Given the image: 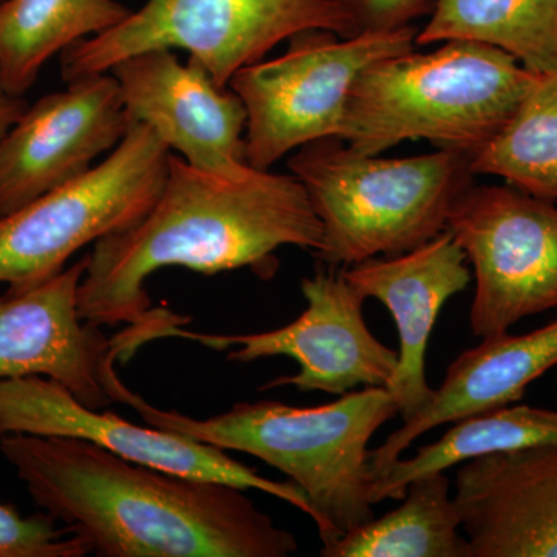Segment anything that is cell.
Listing matches in <instances>:
<instances>
[{
	"label": "cell",
	"mask_w": 557,
	"mask_h": 557,
	"mask_svg": "<svg viewBox=\"0 0 557 557\" xmlns=\"http://www.w3.org/2000/svg\"><path fill=\"white\" fill-rule=\"evenodd\" d=\"M0 454L36 507L100 557H287L299 549L237 486L58 435L5 434Z\"/></svg>",
	"instance_id": "6da1fadb"
},
{
	"label": "cell",
	"mask_w": 557,
	"mask_h": 557,
	"mask_svg": "<svg viewBox=\"0 0 557 557\" xmlns=\"http://www.w3.org/2000/svg\"><path fill=\"white\" fill-rule=\"evenodd\" d=\"M282 247L324 248V231L295 175L252 170L230 178L196 170L171 152L159 197L131 228L94 245L78 310L97 327L137 325L150 314L146 282L156 271L212 274L251 269L269 278Z\"/></svg>",
	"instance_id": "7a4b0ae2"
},
{
	"label": "cell",
	"mask_w": 557,
	"mask_h": 557,
	"mask_svg": "<svg viewBox=\"0 0 557 557\" xmlns=\"http://www.w3.org/2000/svg\"><path fill=\"white\" fill-rule=\"evenodd\" d=\"M109 388L113 401L137 410L150 426L226 453L248 454L292 479L314 509L321 548L375 518L368 445L384 423L399 416L387 387L347 392L318 408H293L273 399L239 403L201 420L149 405L119 373H113Z\"/></svg>",
	"instance_id": "3957f363"
},
{
	"label": "cell",
	"mask_w": 557,
	"mask_h": 557,
	"mask_svg": "<svg viewBox=\"0 0 557 557\" xmlns=\"http://www.w3.org/2000/svg\"><path fill=\"white\" fill-rule=\"evenodd\" d=\"M536 78L507 51L474 40L384 58L358 76L341 139L364 156L426 139L474 157L504 129Z\"/></svg>",
	"instance_id": "277c9868"
},
{
	"label": "cell",
	"mask_w": 557,
	"mask_h": 557,
	"mask_svg": "<svg viewBox=\"0 0 557 557\" xmlns=\"http://www.w3.org/2000/svg\"><path fill=\"white\" fill-rule=\"evenodd\" d=\"M472 157L440 149L409 159L355 152L339 138L309 143L288 160L324 231L314 258L347 269L405 255L448 230L450 212L474 185Z\"/></svg>",
	"instance_id": "5b68a950"
},
{
	"label": "cell",
	"mask_w": 557,
	"mask_h": 557,
	"mask_svg": "<svg viewBox=\"0 0 557 557\" xmlns=\"http://www.w3.org/2000/svg\"><path fill=\"white\" fill-rule=\"evenodd\" d=\"M307 30L355 36L338 0H146L115 27L62 51L61 75L69 83L141 51L185 50L228 87L240 69Z\"/></svg>",
	"instance_id": "8992f818"
},
{
	"label": "cell",
	"mask_w": 557,
	"mask_h": 557,
	"mask_svg": "<svg viewBox=\"0 0 557 557\" xmlns=\"http://www.w3.org/2000/svg\"><path fill=\"white\" fill-rule=\"evenodd\" d=\"M171 150L145 124L81 177L0 215V284L30 288L87 245L131 228L163 188Z\"/></svg>",
	"instance_id": "52a82bcc"
},
{
	"label": "cell",
	"mask_w": 557,
	"mask_h": 557,
	"mask_svg": "<svg viewBox=\"0 0 557 557\" xmlns=\"http://www.w3.org/2000/svg\"><path fill=\"white\" fill-rule=\"evenodd\" d=\"M416 25L343 38L307 30L288 39L281 57L240 69L230 87L247 112L245 156L249 166L270 171L292 150L339 138L350 91L362 70L416 47Z\"/></svg>",
	"instance_id": "ba28073f"
},
{
	"label": "cell",
	"mask_w": 557,
	"mask_h": 557,
	"mask_svg": "<svg viewBox=\"0 0 557 557\" xmlns=\"http://www.w3.org/2000/svg\"><path fill=\"white\" fill-rule=\"evenodd\" d=\"M307 309L284 327L248 335H214L182 329L188 319L166 311L150 322L146 339L194 341L226 351L231 362L288 357L299 364L295 375L277 376L260 391L293 386L299 392L344 395L357 387H386L398 364V351L370 332L362 314L366 298L351 287L343 270H318L300 282Z\"/></svg>",
	"instance_id": "9c48e42d"
},
{
	"label": "cell",
	"mask_w": 557,
	"mask_h": 557,
	"mask_svg": "<svg viewBox=\"0 0 557 557\" xmlns=\"http://www.w3.org/2000/svg\"><path fill=\"white\" fill-rule=\"evenodd\" d=\"M448 231L474 270L469 324L478 338L557 309V208L512 186H469Z\"/></svg>",
	"instance_id": "30bf717a"
},
{
	"label": "cell",
	"mask_w": 557,
	"mask_h": 557,
	"mask_svg": "<svg viewBox=\"0 0 557 557\" xmlns=\"http://www.w3.org/2000/svg\"><path fill=\"white\" fill-rule=\"evenodd\" d=\"M58 435L87 440L134 463L240 490H258L287 502L314 520L309 498L292 482L262 478L226 450L156 426H138L81 403L67 387L44 376L0 381V435Z\"/></svg>",
	"instance_id": "8fae6325"
},
{
	"label": "cell",
	"mask_w": 557,
	"mask_h": 557,
	"mask_svg": "<svg viewBox=\"0 0 557 557\" xmlns=\"http://www.w3.org/2000/svg\"><path fill=\"white\" fill-rule=\"evenodd\" d=\"M22 112L0 146V215L81 177L132 121L112 73L69 81Z\"/></svg>",
	"instance_id": "7c38bea8"
},
{
	"label": "cell",
	"mask_w": 557,
	"mask_h": 557,
	"mask_svg": "<svg viewBox=\"0 0 557 557\" xmlns=\"http://www.w3.org/2000/svg\"><path fill=\"white\" fill-rule=\"evenodd\" d=\"M132 123L145 124L196 170L247 177V112L239 95L220 86L199 62L175 50L141 51L109 70Z\"/></svg>",
	"instance_id": "4fadbf2b"
},
{
	"label": "cell",
	"mask_w": 557,
	"mask_h": 557,
	"mask_svg": "<svg viewBox=\"0 0 557 557\" xmlns=\"http://www.w3.org/2000/svg\"><path fill=\"white\" fill-rule=\"evenodd\" d=\"M87 263L89 255L35 287L0 293V381L44 376L102 409L113 403L109 375L126 351L116 335L108 338L79 317Z\"/></svg>",
	"instance_id": "5bb4252c"
},
{
	"label": "cell",
	"mask_w": 557,
	"mask_h": 557,
	"mask_svg": "<svg viewBox=\"0 0 557 557\" xmlns=\"http://www.w3.org/2000/svg\"><path fill=\"white\" fill-rule=\"evenodd\" d=\"M469 557H557V443L458 465Z\"/></svg>",
	"instance_id": "9a60e30c"
},
{
	"label": "cell",
	"mask_w": 557,
	"mask_h": 557,
	"mask_svg": "<svg viewBox=\"0 0 557 557\" xmlns=\"http://www.w3.org/2000/svg\"><path fill=\"white\" fill-rule=\"evenodd\" d=\"M467 262L463 249L446 230L405 255L343 269L348 284L366 299L380 300L397 324L398 364L386 387L403 421L416 416L434 394L426 380L428 343L440 310L471 282Z\"/></svg>",
	"instance_id": "2e32d148"
},
{
	"label": "cell",
	"mask_w": 557,
	"mask_h": 557,
	"mask_svg": "<svg viewBox=\"0 0 557 557\" xmlns=\"http://www.w3.org/2000/svg\"><path fill=\"white\" fill-rule=\"evenodd\" d=\"M557 366V319L525 335L483 338L458 355L445 380L416 416L369 450L373 478H379L421 435L442 424L518 405L527 388Z\"/></svg>",
	"instance_id": "e0dca14e"
},
{
	"label": "cell",
	"mask_w": 557,
	"mask_h": 557,
	"mask_svg": "<svg viewBox=\"0 0 557 557\" xmlns=\"http://www.w3.org/2000/svg\"><path fill=\"white\" fill-rule=\"evenodd\" d=\"M129 14L116 0H2L0 86L24 97L51 58L102 35Z\"/></svg>",
	"instance_id": "ac0fdd59"
},
{
	"label": "cell",
	"mask_w": 557,
	"mask_h": 557,
	"mask_svg": "<svg viewBox=\"0 0 557 557\" xmlns=\"http://www.w3.org/2000/svg\"><path fill=\"white\" fill-rule=\"evenodd\" d=\"M557 443L556 410L511 405L454 421L442 438L416 456L397 458L372 486L373 505L403 500L409 483L474 458Z\"/></svg>",
	"instance_id": "d6986e66"
},
{
	"label": "cell",
	"mask_w": 557,
	"mask_h": 557,
	"mask_svg": "<svg viewBox=\"0 0 557 557\" xmlns=\"http://www.w3.org/2000/svg\"><path fill=\"white\" fill-rule=\"evenodd\" d=\"M457 39L507 51L537 75L557 73V0H435L416 46Z\"/></svg>",
	"instance_id": "ffe728a7"
},
{
	"label": "cell",
	"mask_w": 557,
	"mask_h": 557,
	"mask_svg": "<svg viewBox=\"0 0 557 557\" xmlns=\"http://www.w3.org/2000/svg\"><path fill=\"white\" fill-rule=\"evenodd\" d=\"M461 519L445 472L409 483L403 504L348 531L322 557H469Z\"/></svg>",
	"instance_id": "44dd1931"
},
{
	"label": "cell",
	"mask_w": 557,
	"mask_h": 557,
	"mask_svg": "<svg viewBox=\"0 0 557 557\" xmlns=\"http://www.w3.org/2000/svg\"><path fill=\"white\" fill-rule=\"evenodd\" d=\"M474 175H497L512 188L557 200V73L537 75L504 129L472 157Z\"/></svg>",
	"instance_id": "7402d4cb"
},
{
	"label": "cell",
	"mask_w": 557,
	"mask_h": 557,
	"mask_svg": "<svg viewBox=\"0 0 557 557\" xmlns=\"http://www.w3.org/2000/svg\"><path fill=\"white\" fill-rule=\"evenodd\" d=\"M2 437V435H0ZM89 548L46 512L24 518L0 504V557H84Z\"/></svg>",
	"instance_id": "603a6c76"
},
{
	"label": "cell",
	"mask_w": 557,
	"mask_h": 557,
	"mask_svg": "<svg viewBox=\"0 0 557 557\" xmlns=\"http://www.w3.org/2000/svg\"><path fill=\"white\" fill-rule=\"evenodd\" d=\"M354 25L355 36L398 30L429 16L435 0H338Z\"/></svg>",
	"instance_id": "cb8c5ba5"
},
{
	"label": "cell",
	"mask_w": 557,
	"mask_h": 557,
	"mask_svg": "<svg viewBox=\"0 0 557 557\" xmlns=\"http://www.w3.org/2000/svg\"><path fill=\"white\" fill-rule=\"evenodd\" d=\"M27 106L24 97L11 95L0 86V146H2L3 138L9 134L11 126L16 123Z\"/></svg>",
	"instance_id": "d4e9b609"
},
{
	"label": "cell",
	"mask_w": 557,
	"mask_h": 557,
	"mask_svg": "<svg viewBox=\"0 0 557 557\" xmlns=\"http://www.w3.org/2000/svg\"><path fill=\"white\" fill-rule=\"evenodd\" d=\"M0 2H2V0H0Z\"/></svg>",
	"instance_id": "484cf974"
}]
</instances>
